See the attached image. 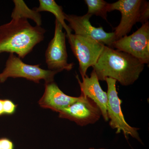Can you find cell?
Wrapping results in <instances>:
<instances>
[{
    "label": "cell",
    "instance_id": "cell-1",
    "mask_svg": "<svg viewBox=\"0 0 149 149\" xmlns=\"http://www.w3.org/2000/svg\"><path fill=\"white\" fill-rule=\"evenodd\" d=\"M145 64L129 54L105 46L93 67L99 80L114 79L123 86L133 85L139 79Z\"/></svg>",
    "mask_w": 149,
    "mask_h": 149
},
{
    "label": "cell",
    "instance_id": "cell-2",
    "mask_svg": "<svg viewBox=\"0 0 149 149\" xmlns=\"http://www.w3.org/2000/svg\"><path fill=\"white\" fill-rule=\"evenodd\" d=\"M45 32L43 27L32 26L27 19H12L0 25V54H15L24 58L44 40Z\"/></svg>",
    "mask_w": 149,
    "mask_h": 149
},
{
    "label": "cell",
    "instance_id": "cell-3",
    "mask_svg": "<svg viewBox=\"0 0 149 149\" xmlns=\"http://www.w3.org/2000/svg\"><path fill=\"white\" fill-rule=\"evenodd\" d=\"M119 11L120 23L114 29L116 40L127 35L137 22L142 24L149 21V4L143 0H119L109 3L108 12Z\"/></svg>",
    "mask_w": 149,
    "mask_h": 149
},
{
    "label": "cell",
    "instance_id": "cell-4",
    "mask_svg": "<svg viewBox=\"0 0 149 149\" xmlns=\"http://www.w3.org/2000/svg\"><path fill=\"white\" fill-rule=\"evenodd\" d=\"M59 72L43 69L40 67V64H26L15 54H10L5 68L0 73V83H4L9 77L25 78L36 83H40L41 80H45V83H51L54 82L56 74Z\"/></svg>",
    "mask_w": 149,
    "mask_h": 149
},
{
    "label": "cell",
    "instance_id": "cell-5",
    "mask_svg": "<svg viewBox=\"0 0 149 149\" xmlns=\"http://www.w3.org/2000/svg\"><path fill=\"white\" fill-rule=\"evenodd\" d=\"M72 52L77 59L82 78L90 67L96 64L105 45L88 37L72 34L66 35Z\"/></svg>",
    "mask_w": 149,
    "mask_h": 149
},
{
    "label": "cell",
    "instance_id": "cell-6",
    "mask_svg": "<svg viewBox=\"0 0 149 149\" xmlns=\"http://www.w3.org/2000/svg\"><path fill=\"white\" fill-rule=\"evenodd\" d=\"M104 81L107 85V113L109 119H110V126L112 129L116 130L117 134L122 132L125 139H128L130 136L142 143L138 133L139 128L130 126L123 116L121 107L122 101L118 97L116 90V80L107 77Z\"/></svg>",
    "mask_w": 149,
    "mask_h": 149
},
{
    "label": "cell",
    "instance_id": "cell-7",
    "mask_svg": "<svg viewBox=\"0 0 149 149\" xmlns=\"http://www.w3.org/2000/svg\"><path fill=\"white\" fill-rule=\"evenodd\" d=\"M133 56L143 64L149 63V22L132 35H126L113 44L112 47Z\"/></svg>",
    "mask_w": 149,
    "mask_h": 149
},
{
    "label": "cell",
    "instance_id": "cell-8",
    "mask_svg": "<svg viewBox=\"0 0 149 149\" xmlns=\"http://www.w3.org/2000/svg\"><path fill=\"white\" fill-rule=\"evenodd\" d=\"M54 34L53 39L48 45L46 51V63L48 70L70 71L72 69L74 64L68 62L67 52L65 43L66 32H63V27L56 19Z\"/></svg>",
    "mask_w": 149,
    "mask_h": 149
},
{
    "label": "cell",
    "instance_id": "cell-9",
    "mask_svg": "<svg viewBox=\"0 0 149 149\" xmlns=\"http://www.w3.org/2000/svg\"><path fill=\"white\" fill-rule=\"evenodd\" d=\"M78 97L77 101L59 112V117L74 121L81 126L95 123L102 116L98 106L82 94Z\"/></svg>",
    "mask_w": 149,
    "mask_h": 149
},
{
    "label": "cell",
    "instance_id": "cell-10",
    "mask_svg": "<svg viewBox=\"0 0 149 149\" xmlns=\"http://www.w3.org/2000/svg\"><path fill=\"white\" fill-rule=\"evenodd\" d=\"M92 16L87 13L83 16L65 14V20L68 22V25L74 31L75 35L89 37L104 45L112 47L116 40L114 32H105L102 27H94L90 21Z\"/></svg>",
    "mask_w": 149,
    "mask_h": 149
},
{
    "label": "cell",
    "instance_id": "cell-11",
    "mask_svg": "<svg viewBox=\"0 0 149 149\" xmlns=\"http://www.w3.org/2000/svg\"><path fill=\"white\" fill-rule=\"evenodd\" d=\"M76 79L80 85L81 94L88 97L95 102L101 112L102 116L105 121L109 120L108 117V96L106 92L103 91L95 71H92L90 77L86 75L82 78L81 82L79 76L76 75Z\"/></svg>",
    "mask_w": 149,
    "mask_h": 149
},
{
    "label": "cell",
    "instance_id": "cell-12",
    "mask_svg": "<svg viewBox=\"0 0 149 149\" xmlns=\"http://www.w3.org/2000/svg\"><path fill=\"white\" fill-rule=\"evenodd\" d=\"M45 91L38 102L41 107L59 112L77 101L79 97L65 94L54 82L45 83Z\"/></svg>",
    "mask_w": 149,
    "mask_h": 149
},
{
    "label": "cell",
    "instance_id": "cell-13",
    "mask_svg": "<svg viewBox=\"0 0 149 149\" xmlns=\"http://www.w3.org/2000/svg\"><path fill=\"white\" fill-rule=\"evenodd\" d=\"M39 6L33 8L38 12H49L55 16L56 19L61 24L66 32V35L72 33L71 30L65 22V13L63 11L62 7L59 6L54 0H40Z\"/></svg>",
    "mask_w": 149,
    "mask_h": 149
},
{
    "label": "cell",
    "instance_id": "cell-14",
    "mask_svg": "<svg viewBox=\"0 0 149 149\" xmlns=\"http://www.w3.org/2000/svg\"><path fill=\"white\" fill-rule=\"evenodd\" d=\"M14 8L11 14L12 19H29L33 20L36 25L41 26L42 24V16L40 13L34 8H29L24 1L22 0H14Z\"/></svg>",
    "mask_w": 149,
    "mask_h": 149
},
{
    "label": "cell",
    "instance_id": "cell-15",
    "mask_svg": "<svg viewBox=\"0 0 149 149\" xmlns=\"http://www.w3.org/2000/svg\"><path fill=\"white\" fill-rule=\"evenodd\" d=\"M88 8L87 14L100 16L107 20L109 3L103 0H85Z\"/></svg>",
    "mask_w": 149,
    "mask_h": 149
},
{
    "label": "cell",
    "instance_id": "cell-16",
    "mask_svg": "<svg viewBox=\"0 0 149 149\" xmlns=\"http://www.w3.org/2000/svg\"><path fill=\"white\" fill-rule=\"evenodd\" d=\"M3 105L4 115H8L14 114L16 111L17 107V105L15 104L12 101L8 99L3 100Z\"/></svg>",
    "mask_w": 149,
    "mask_h": 149
},
{
    "label": "cell",
    "instance_id": "cell-17",
    "mask_svg": "<svg viewBox=\"0 0 149 149\" xmlns=\"http://www.w3.org/2000/svg\"><path fill=\"white\" fill-rule=\"evenodd\" d=\"M13 142L7 138H0V149H14Z\"/></svg>",
    "mask_w": 149,
    "mask_h": 149
},
{
    "label": "cell",
    "instance_id": "cell-18",
    "mask_svg": "<svg viewBox=\"0 0 149 149\" xmlns=\"http://www.w3.org/2000/svg\"><path fill=\"white\" fill-rule=\"evenodd\" d=\"M3 102V100L0 99V116L4 115Z\"/></svg>",
    "mask_w": 149,
    "mask_h": 149
},
{
    "label": "cell",
    "instance_id": "cell-19",
    "mask_svg": "<svg viewBox=\"0 0 149 149\" xmlns=\"http://www.w3.org/2000/svg\"><path fill=\"white\" fill-rule=\"evenodd\" d=\"M89 149H104V148H99V149H95L94 148H90Z\"/></svg>",
    "mask_w": 149,
    "mask_h": 149
}]
</instances>
